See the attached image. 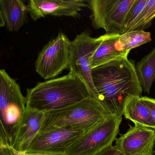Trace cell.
Listing matches in <instances>:
<instances>
[{
	"label": "cell",
	"instance_id": "cell-24",
	"mask_svg": "<svg viewBox=\"0 0 155 155\" xmlns=\"http://www.w3.org/2000/svg\"><path fill=\"white\" fill-rule=\"evenodd\" d=\"M5 25V22L4 19L3 15L2 12L0 9V27L4 26Z\"/></svg>",
	"mask_w": 155,
	"mask_h": 155
},
{
	"label": "cell",
	"instance_id": "cell-11",
	"mask_svg": "<svg viewBox=\"0 0 155 155\" xmlns=\"http://www.w3.org/2000/svg\"><path fill=\"white\" fill-rule=\"evenodd\" d=\"M87 6L83 0H30L28 11L34 21L47 15L75 17Z\"/></svg>",
	"mask_w": 155,
	"mask_h": 155
},
{
	"label": "cell",
	"instance_id": "cell-25",
	"mask_svg": "<svg viewBox=\"0 0 155 155\" xmlns=\"http://www.w3.org/2000/svg\"><path fill=\"white\" fill-rule=\"evenodd\" d=\"M28 155H53V154H28Z\"/></svg>",
	"mask_w": 155,
	"mask_h": 155
},
{
	"label": "cell",
	"instance_id": "cell-26",
	"mask_svg": "<svg viewBox=\"0 0 155 155\" xmlns=\"http://www.w3.org/2000/svg\"><path fill=\"white\" fill-rule=\"evenodd\" d=\"M153 155H155V146L154 147V148Z\"/></svg>",
	"mask_w": 155,
	"mask_h": 155
},
{
	"label": "cell",
	"instance_id": "cell-12",
	"mask_svg": "<svg viewBox=\"0 0 155 155\" xmlns=\"http://www.w3.org/2000/svg\"><path fill=\"white\" fill-rule=\"evenodd\" d=\"M44 115L43 112L26 108L12 148L21 153H26L32 141L40 131Z\"/></svg>",
	"mask_w": 155,
	"mask_h": 155
},
{
	"label": "cell",
	"instance_id": "cell-18",
	"mask_svg": "<svg viewBox=\"0 0 155 155\" xmlns=\"http://www.w3.org/2000/svg\"><path fill=\"white\" fill-rule=\"evenodd\" d=\"M155 17V1L147 0L145 6L131 26L129 32L141 30L144 31L151 26L152 21Z\"/></svg>",
	"mask_w": 155,
	"mask_h": 155
},
{
	"label": "cell",
	"instance_id": "cell-5",
	"mask_svg": "<svg viewBox=\"0 0 155 155\" xmlns=\"http://www.w3.org/2000/svg\"><path fill=\"white\" fill-rule=\"evenodd\" d=\"M122 121V116L110 115L79 137L65 155H95L113 146Z\"/></svg>",
	"mask_w": 155,
	"mask_h": 155
},
{
	"label": "cell",
	"instance_id": "cell-3",
	"mask_svg": "<svg viewBox=\"0 0 155 155\" xmlns=\"http://www.w3.org/2000/svg\"><path fill=\"white\" fill-rule=\"evenodd\" d=\"M109 115L96 100L89 96L66 108L45 113L38 133L64 127L87 132Z\"/></svg>",
	"mask_w": 155,
	"mask_h": 155
},
{
	"label": "cell",
	"instance_id": "cell-19",
	"mask_svg": "<svg viewBox=\"0 0 155 155\" xmlns=\"http://www.w3.org/2000/svg\"><path fill=\"white\" fill-rule=\"evenodd\" d=\"M147 2V0H135L127 13L125 21L124 33L129 32L131 26L145 6Z\"/></svg>",
	"mask_w": 155,
	"mask_h": 155
},
{
	"label": "cell",
	"instance_id": "cell-7",
	"mask_svg": "<svg viewBox=\"0 0 155 155\" xmlns=\"http://www.w3.org/2000/svg\"><path fill=\"white\" fill-rule=\"evenodd\" d=\"M102 40V35L93 38L85 32L78 35L74 40L71 41L68 67L85 84L91 97L95 100L97 93L92 81L90 62Z\"/></svg>",
	"mask_w": 155,
	"mask_h": 155
},
{
	"label": "cell",
	"instance_id": "cell-15",
	"mask_svg": "<svg viewBox=\"0 0 155 155\" xmlns=\"http://www.w3.org/2000/svg\"><path fill=\"white\" fill-rule=\"evenodd\" d=\"M123 115L135 124L154 129L149 109L142 96L129 97L125 103Z\"/></svg>",
	"mask_w": 155,
	"mask_h": 155
},
{
	"label": "cell",
	"instance_id": "cell-21",
	"mask_svg": "<svg viewBox=\"0 0 155 155\" xmlns=\"http://www.w3.org/2000/svg\"><path fill=\"white\" fill-rule=\"evenodd\" d=\"M0 155H12L0 128Z\"/></svg>",
	"mask_w": 155,
	"mask_h": 155
},
{
	"label": "cell",
	"instance_id": "cell-20",
	"mask_svg": "<svg viewBox=\"0 0 155 155\" xmlns=\"http://www.w3.org/2000/svg\"><path fill=\"white\" fill-rule=\"evenodd\" d=\"M142 97L149 109L151 118L154 125V130L155 131V99L147 96Z\"/></svg>",
	"mask_w": 155,
	"mask_h": 155
},
{
	"label": "cell",
	"instance_id": "cell-17",
	"mask_svg": "<svg viewBox=\"0 0 155 155\" xmlns=\"http://www.w3.org/2000/svg\"><path fill=\"white\" fill-rule=\"evenodd\" d=\"M119 40L124 52L129 54L132 49L151 42L152 37L149 32L143 30L134 31L120 35Z\"/></svg>",
	"mask_w": 155,
	"mask_h": 155
},
{
	"label": "cell",
	"instance_id": "cell-1",
	"mask_svg": "<svg viewBox=\"0 0 155 155\" xmlns=\"http://www.w3.org/2000/svg\"><path fill=\"white\" fill-rule=\"evenodd\" d=\"M96 100L107 113L122 116L130 96H141L143 89L136 71L134 61L121 56L91 70Z\"/></svg>",
	"mask_w": 155,
	"mask_h": 155
},
{
	"label": "cell",
	"instance_id": "cell-8",
	"mask_svg": "<svg viewBox=\"0 0 155 155\" xmlns=\"http://www.w3.org/2000/svg\"><path fill=\"white\" fill-rule=\"evenodd\" d=\"M71 42L64 34L60 33L43 48L35 62V71L42 78L52 79L68 68Z\"/></svg>",
	"mask_w": 155,
	"mask_h": 155
},
{
	"label": "cell",
	"instance_id": "cell-6",
	"mask_svg": "<svg viewBox=\"0 0 155 155\" xmlns=\"http://www.w3.org/2000/svg\"><path fill=\"white\" fill-rule=\"evenodd\" d=\"M135 0H91L92 25L96 29L103 28L106 34L124 33L125 21Z\"/></svg>",
	"mask_w": 155,
	"mask_h": 155
},
{
	"label": "cell",
	"instance_id": "cell-2",
	"mask_svg": "<svg viewBox=\"0 0 155 155\" xmlns=\"http://www.w3.org/2000/svg\"><path fill=\"white\" fill-rule=\"evenodd\" d=\"M89 96L85 84L70 71L64 76L37 83L27 89L26 108L45 113L66 108Z\"/></svg>",
	"mask_w": 155,
	"mask_h": 155
},
{
	"label": "cell",
	"instance_id": "cell-22",
	"mask_svg": "<svg viewBox=\"0 0 155 155\" xmlns=\"http://www.w3.org/2000/svg\"><path fill=\"white\" fill-rule=\"evenodd\" d=\"M95 155H125L118 150L115 146L105 148Z\"/></svg>",
	"mask_w": 155,
	"mask_h": 155
},
{
	"label": "cell",
	"instance_id": "cell-16",
	"mask_svg": "<svg viewBox=\"0 0 155 155\" xmlns=\"http://www.w3.org/2000/svg\"><path fill=\"white\" fill-rule=\"evenodd\" d=\"M135 68L143 91L149 94L155 81V47L136 65Z\"/></svg>",
	"mask_w": 155,
	"mask_h": 155
},
{
	"label": "cell",
	"instance_id": "cell-14",
	"mask_svg": "<svg viewBox=\"0 0 155 155\" xmlns=\"http://www.w3.org/2000/svg\"><path fill=\"white\" fill-rule=\"evenodd\" d=\"M0 9L10 32H17L27 22L28 7L21 0H0Z\"/></svg>",
	"mask_w": 155,
	"mask_h": 155
},
{
	"label": "cell",
	"instance_id": "cell-4",
	"mask_svg": "<svg viewBox=\"0 0 155 155\" xmlns=\"http://www.w3.org/2000/svg\"><path fill=\"white\" fill-rule=\"evenodd\" d=\"M25 109V97L20 86L0 69V128L10 147L14 144Z\"/></svg>",
	"mask_w": 155,
	"mask_h": 155
},
{
	"label": "cell",
	"instance_id": "cell-9",
	"mask_svg": "<svg viewBox=\"0 0 155 155\" xmlns=\"http://www.w3.org/2000/svg\"><path fill=\"white\" fill-rule=\"evenodd\" d=\"M86 132L74 127H64L38 133L26 153L65 155L70 147Z\"/></svg>",
	"mask_w": 155,
	"mask_h": 155
},
{
	"label": "cell",
	"instance_id": "cell-13",
	"mask_svg": "<svg viewBox=\"0 0 155 155\" xmlns=\"http://www.w3.org/2000/svg\"><path fill=\"white\" fill-rule=\"evenodd\" d=\"M120 35L106 34L102 35V42L90 59L91 69L121 56L128 55L124 52L119 40Z\"/></svg>",
	"mask_w": 155,
	"mask_h": 155
},
{
	"label": "cell",
	"instance_id": "cell-10",
	"mask_svg": "<svg viewBox=\"0 0 155 155\" xmlns=\"http://www.w3.org/2000/svg\"><path fill=\"white\" fill-rule=\"evenodd\" d=\"M129 126L127 132L116 139L115 147L125 155H153L155 131L139 124Z\"/></svg>",
	"mask_w": 155,
	"mask_h": 155
},
{
	"label": "cell",
	"instance_id": "cell-23",
	"mask_svg": "<svg viewBox=\"0 0 155 155\" xmlns=\"http://www.w3.org/2000/svg\"><path fill=\"white\" fill-rule=\"evenodd\" d=\"M9 149L10 151L12 152V155H28L26 153H21V152H18L16 150H15L13 148L9 147Z\"/></svg>",
	"mask_w": 155,
	"mask_h": 155
}]
</instances>
